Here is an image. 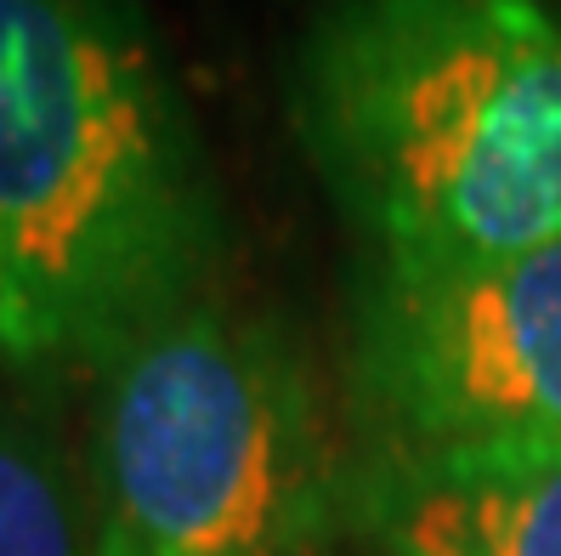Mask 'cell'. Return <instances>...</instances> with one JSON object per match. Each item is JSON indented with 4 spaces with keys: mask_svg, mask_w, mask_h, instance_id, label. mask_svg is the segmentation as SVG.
I'll list each match as a JSON object with an SVG mask.
<instances>
[{
    "mask_svg": "<svg viewBox=\"0 0 561 556\" xmlns=\"http://www.w3.org/2000/svg\"><path fill=\"white\" fill-rule=\"evenodd\" d=\"M227 222L130 0H0V358L96 375L210 296Z\"/></svg>",
    "mask_w": 561,
    "mask_h": 556,
    "instance_id": "obj_1",
    "label": "cell"
},
{
    "mask_svg": "<svg viewBox=\"0 0 561 556\" xmlns=\"http://www.w3.org/2000/svg\"><path fill=\"white\" fill-rule=\"evenodd\" d=\"M295 125L375 268L561 239V12L545 0H341L295 69Z\"/></svg>",
    "mask_w": 561,
    "mask_h": 556,
    "instance_id": "obj_2",
    "label": "cell"
},
{
    "mask_svg": "<svg viewBox=\"0 0 561 556\" xmlns=\"http://www.w3.org/2000/svg\"><path fill=\"white\" fill-rule=\"evenodd\" d=\"M103 556H323L352 466L289 336L205 296L91 375Z\"/></svg>",
    "mask_w": 561,
    "mask_h": 556,
    "instance_id": "obj_3",
    "label": "cell"
},
{
    "mask_svg": "<svg viewBox=\"0 0 561 556\" xmlns=\"http://www.w3.org/2000/svg\"><path fill=\"white\" fill-rule=\"evenodd\" d=\"M352 404L369 454L561 443V239L466 268H369Z\"/></svg>",
    "mask_w": 561,
    "mask_h": 556,
    "instance_id": "obj_4",
    "label": "cell"
},
{
    "mask_svg": "<svg viewBox=\"0 0 561 556\" xmlns=\"http://www.w3.org/2000/svg\"><path fill=\"white\" fill-rule=\"evenodd\" d=\"M352 522L386 556H561V443L369 454Z\"/></svg>",
    "mask_w": 561,
    "mask_h": 556,
    "instance_id": "obj_5",
    "label": "cell"
},
{
    "mask_svg": "<svg viewBox=\"0 0 561 556\" xmlns=\"http://www.w3.org/2000/svg\"><path fill=\"white\" fill-rule=\"evenodd\" d=\"M0 556H103L85 461L41 415L0 404Z\"/></svg>",
    "mask_w": 561,
    "mask_h": 556,
    "instance_id": "obj_6",
    "label": "cell"
}]
</instances>
